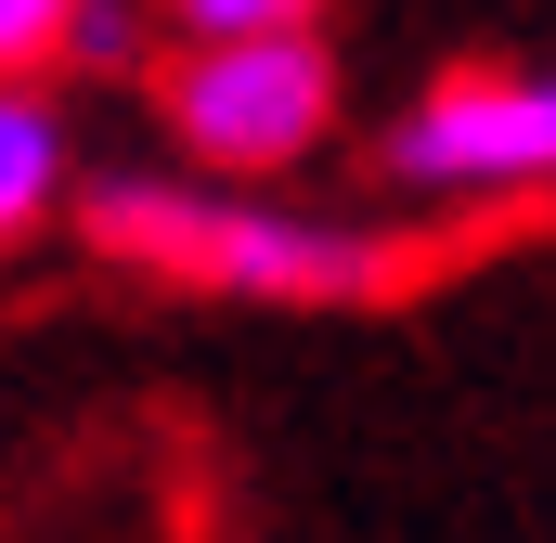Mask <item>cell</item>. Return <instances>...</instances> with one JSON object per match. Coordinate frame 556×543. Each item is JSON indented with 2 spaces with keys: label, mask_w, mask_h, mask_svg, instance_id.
Masks as SVG:
<instances>
[{
  "label": "cell",
  "mask_w": 556,
  "mask_h": 543,
  "mask_svg": "<svg viewBox=\"0 0 556 543\" xmlns=\"http://www.w3.org/2000/svg\"><path fill=\"white\" fill-rule=\"evenodd\" d=\"M78 247L130 285L233 298V311H363L402 285V220L311 207L285 181H207V168H91Z\"/></svg>",
  "instance_id": "1"
},
{
  "label": "cell",
  "mask_w": 556,
  "mask_h": 543,
  "mask_svg": "<svg viewBox=\"0 0 556 543\" xmlns=\"http://www.w3.org/2000/svg\"><path fill=\"white\" fill-rule=\"evenodd\" d=\"M389 220H505L556 207V52L544 65H440L376 117Z\"/></svg>",
  "instance_id": "2"
},
{
  "label": "cell",
  "mask_w": 556,
  "mask_h": 543,
  "mask_svg": "<svg viewBox=\"0 0 556 543\" xmlns=\"http://www.w3.org/2000/svg\"><path fill=\"white\" fill-rule=\"evenodd\" d=\"M155 142L207 181H298L337 117H350V78L324 52V26H273V39H168L155 78Z\"/></svg>",
  "instance_id": "3"
},
{
  "label": "cell",
  "mask_w": 556,
  "mask_h": 543,
  "mask_svg": "<svg viewBox=\"0 0 556 543\" xmlns=\"http://www.w3.org/2000/svg\"><path fill=\"white\" fill-rule=\"evenodd\" d=\"M78 194H91V142L65 78H0V233L13 247L78 233Z\"/></svg>",
  "instance_id": "4"
},
{
  "label": "cell",
  "mask_w": 556,
  "mask_h": 543,
  "mask_svg": "<svg viewBox=\"0 0 556 543\" xmlns=\"http://www.w3.org/2000/svg\"><path fill=\"white\" fill-rule=\"evenodd\" d=\"M91 0H0V78H65Z\"/></svg>",
  "instance_id": "5"
},
{
  "label": "cell",
  "mask_w": 556,
  "mask_h": 543,
  "mask_svg": "<svg viewBox=\"0 0 556 543\" xmlns=\"http://www.w3.org/2000/svg\"><path fill=\"white\" fill-rule=\"evenodd\" d=\"M168 39H273V26H324V0H155Z\"/></svg>",
  "instance_id": "6"
}]
</instances>
